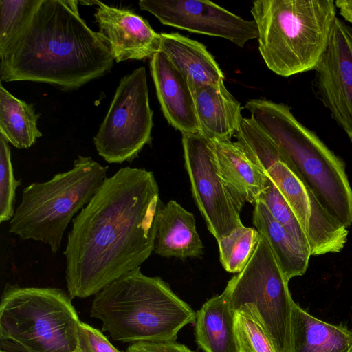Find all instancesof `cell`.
Instances as JSON below:
<instances>
[{
    "instance_id": "1",
    "label": "cell",
    "mask_w": 352,
    "mask_h": 352,
    "mask_svg": "<svg viewBox=\"0 0 352 352\" xmlns=\"http://www.w3.org/2000/svg\"><path fill=\"white\" fill-rule=\"evenodd\" d=\"M162 201L151 171L129 166L106 177L72 220L63 254L69 295H96L153 252Z\"/></svg>"
},
{
    "instance_id": "2",
    "label": "cell",
    "mask_w": 352,
    "mask_h": 352,
    "mask_svg": "<svg viewBox=\"0 0 352 352\" xmlns=\"http://www.w3.org/2000/svg\"><path fill=\"white\" fill-rule=\"evenodd\" d=\"M78 3L41 0L22 30L0 52L1 81L44 82L69 91L111 70V50L81 18Z\"/></svg>"
},
{
    "instance_id": "3",
    "label": "cell",
    "mask_w": 352,
    "mask_h": 352,
    "mask_svg": "<svg viewBox=\"0 0 352 352\" xmlns=\"http://www.w3.org/2000/svg\"><path fill=\"white\" fill-rule=\"evenodd\" d=\"M92 301L90 316L116 341H176L178 332L195 324L197 312L158 276L137 267L103 288Z\"/></svg>"
},
{
    "instance_id": "4",
    "label": "cell",
    "mask_w": 352,
    "mask_h": 352,
    "mask_svg": "<svg viewBox=\"0 0 352 352\" xmlns=\"http://www.w3.org/2000/svg\"><path fill=\"white\" fill-rule=\"evenodd\" d=\"M251 118L278 145L322 208L334 219L352 224V189L344 162L305 126L283 103L252 99Z\"/></svg>"
},
{
    "instance_id": "5",
    "label": "cell",
    "mask_w": 352,
    "mask_h": 352,
    "mask_svg": "<svg viewBox=\"0 0 352 352\" xmlns=\"http://www.w3.org/2000/svg\"><path fill=\"white\" fill-rule=\"evenodd\" d=\"M333 0H256L250 12L267 67L289 77L315 70L336 16Z\"/></svg>"
},
{
    "instance_id": "6",
    "label": "cell",
    "mask_w": 352,
    "mask_h": 352,
    "mask_svg": "<svg viewBox=\"0 0 352 352\" xmlns=\"http://www.w3.org/2000/svg\"><path fill=\"white\" fill-rule=\"evenodd\" d=\"M108 168L91 157L79 155L69 170L26 186L10 221L9 232L22 240L43 242L56 254L68 224L91 201L107 177Z\"/></svg>"
},
{
    "instance_id": "7",
    "label": "cell",
    "mask_w": 352,
    "mask_h": 352,
    "mask_svg": "<svg viewBox=\"0 0 352 352\" xmlns=\"http://www.w3.org/2000/svg\"><path fill=\"white\" fill-rule=\"evenodd\" d=\"M71 297L54 287L8 284L0 303V338L25 352H76L78 315Z\"/></svg>"
},
{
    "instance_id": "8",
    "label": "cell",
    "mask_w": 352,
    "mask_h": 352,
    "mask_svg": "<svg viewBox=\"0 0 352 352\" xmlns=\"http://www.w3.org/2000/svg\"><path fill=\"white\" fill-rule=\"evenodd\" d=\"M234 136L287 201L305 232L311 256L340 252L347 241V228L322 208L274 140L251 118H243Z\"/></svg>"
},
{
    "instance_id": "9",
    "label": "cell",
    "mask_w": 352,
    "mask_h": 352,
    "mask_svg": "<svg viewBox=\"0 0 352 352\" xmlns=\"http://www.w3.org/2000/svg\"><path fill=\"white\" fill-rule=\"evenodd\" d=\"M288 283L267 241L261 234L244 269L234 276L222 293L235 312L252 305L276 352H290V322L295 302Z\"/></svg>"
},
{
    "instance_id": "10",
    "label": "cell",
    "mask_w": 352,
    "mask_h": 352,
    "mask_svg": "<svg viewBox=\"0 0 352 352\" xmlns=\"http://www.w3.org/2000/svg\"><path fill=\"white\" fill-rule=\"evenodd\" d=\"M153 126L146 72L139 67L120 81L94 143L107 162L122 164L138 157L151 144Z\"/></svg>"
},
{
    "instance_id": "11",
    "label": "cell",
    "mask_w": 352,
    "mask_h": 352,
    "mask_svg": "<svg viewBox=\"0 0 352 352\" xmlns=\"http://www.w3.org/2000/svg\"><path fill=\"white\" fill-rule=\"evenodd\" d=\"M182 135L184 165L193 199L217 241L245 226L240 214L245 201L221 176L213 142L200 132Z\"/></svg>"
},
{
    "instance_id": "12",
    "label": "cell",
    "mask_w": 352,
    "mask_h": 352,
    "mask_svg": "<svg viewBox=\"0 0 352 352\" xmlns=\"http://www.w3.org/2000/svg\"><path fill=\"white\" fill-rule=\"evenodd\" d=\"M139 6L164 25L226 38L240 47L258 38L254 20H244L210 1L141 0Z\"/></svg>"
},
{
    "instance_id": "13",
    "label": "cell",
    "mask_w": 352,
    "mask_h": 352,
    "mask_svg": "<svg viewBox=\"0 0 352 352\" xmlns=\"http://www.w3.org/2000/svg\"><path fill=\"white\" fill-rule=\"evenodd\" d=\"M314 71L316 96L352 144V27L338 17Z\"/></svg>"
},
{
    "instance_id": "14",
    "label": "cell",
    "mask_w": 352,
    "mask_h": 352,
    "mask_svg": "<svg viewBox=\"0 0 352 352\" xmlns=\"http://www.w3.org/2000/svg\"><path fill=\"white\" fill-rule=\"evenodd\" d=\"M100 35L108 44L114 60H142L160 51L161 34L131 10L94 1Z\"/></svg>"
},
{
    "instance_id": "15",
    "label": "cell",
    "mask_w": 352,
    "mask_h": 352,
    "mask_svg": "<svg viewBox=\"0 0 352 352\" xmlns=\"http://www.w3.org/2000/svg\"><path fill=\"white\" fill-rule=\"evenodd\" d=\"M150 69L168 122L182 134L200 132L193 94L183 74L160 51L151 58Z\"/></svg>"
},
{
    "instance_id": "16",
    "label": "cell",
    "mask_w": 352,
    "mask_h": 352,
    "mask_svg": "<svg viewBox=\"0 0 352 352\" xmlns=\"http://www.w3.org/2000/svg\"><path fill=\"white\" fill-rule=\"evenodd\" d=\"M204 244L194 214L175 200L160 204L153 252L166 258L201 257Z\"/></svg>"
},
{
    "instance_id": "17",
    "label": "cell",
    "mask_w": 352,
    "mask_h": 352,
    "mask_svg": "<svg viewBox=\"0 0 352 352\" xmlns=\"http://www.w3.org/2000/svg\"><path fill=\"white\" fill-rule=\"evenodd\" d=\"M192 94L200 133L212 142L230 140L243 118L241 104L224 82L201 86Z\"/></svg>"
},
{
    "instance_id": "18",
    "label": "cell",
    "mask_w": 352,
    "mask_h": 352,
    "mask_svg": "<svg viewBox=\"0 0 352 352\" xmlns=\"http://www.w3.org/2000/svg\"><path fill=\"white\" fill-rule=\"evenodd\" d=\"M160 52L183 74L191 91L224 81V75L204 44L177 32L161 33Z\"/></svg>"
},
{
    "instance_id": "19",
    "label": "cell",
    "mask_w": 352,
    "mask_h": 352,
    "mask_svg": "<svg viewBox=\"0 0 352 352\" xmlns=\"http://www.w3.org/2000/svg\"><path fill=\"white\" fill-rule=\"evenodd\" d=\"M290 352H352V329L324 322L294 303Z\"/></svg>"
},
{
    "instance_id": "20",
    "label": "cell",
    "mask_w": 352,
    "mask_h": 352,
    "mask_svg": "<svg viewBox=\"0 0 352 352\" xmlns=\"http://www.w3.org/2000/svg\"><path fill=\"white\" fill-rule=\"evenodd\" d=\"M234 314L223 293L208 299L197 311L195 336L199 347L204 352H240Z\"/></svg>"
},
{
    "instance_id": "21",
    "label": "cell",
    "mask_w": 352,
    "mask_h": 352,
    "mask_svg": "<svg viewBox=\"0 0 352 352\" xmlns=\"http://www.w3.org/2000/svg\"><path fill=\"white\" fill-rule=\"evenodd\" d=\"M219 172L229 186L245 202L255 204L267 175L236 142H213Z\"/></svg>"
},
{
    "instance_id": "22",
    "label": "cell",
    "mask_w": 352,
    "mask_h": 352,
    "mask_svg": "<svg viewBox=\"0 0 352 352\" xmlns=\"http://www.w3.org/2000/svg\"><path fill=\"white\" fill-rule=\"evenodd\" d=\"M254 206L253 224L267 239L286 280L303 275L308 267L310 252L274 219L261 201H258Z\"/></svg>"
},
{
    "instance_id": "23",
    "label": "cell",
    "mask_w": 352,
    "mask_h": 352,
    "mask_svg": "<svg viewBox=\"0 0 352 352\" xmlns=\"http://www.w3.org/2000/svg\"><path fill=\"white\" fill-rule=\"evenodd\" d=\"M38 118L31 104L0 85V135L8 142L19 149L32 146L42 136L37 126Z\"/></svg>"
},
{
    "instance_id": "24",
    "label": "cell",
    "mask_w": 352,
    "mask_h": 352,
    "mask_svg": "<svg viewBox=\"0 0 352 352\" xmlns=\"http://www.w3.org/2000/svg\"><path fill=\"white\" fill-rule=\"evenodd\" d=\"M258 238L259 232L256 228L243 226L217 241L223 268L230 273L241 272L250 259Z\"/></svg>"
},
{
    "instance_id": "25",
    "label": "cell",
    "mask_w": 352,
    "mask_h": 352,
    "mask_svg": "<svg viewBox=\"0 0 352 352\" xmlns=\"http://www.w3.org/2000/svg\"><path fill=\"white\" fill-rule=\"evenodd\" d=\"M235 332L240 352H276L255 309L243 305L235 311Z\"/></svg>"
},
{
    "instance_id": "26",
    "label": "cell",
    "mask_w": 352,
    "mask_h": 352,
    "mask_svg": "<svg viewBox=\"0 0 352 352\" xmlns=\"http://www.w3.org/2000/svg\"><path fill=\"white\" fill-rule=\"evenodd\" d=\"M258 201H261L274 219L281 224L305 250L310 252L306 235L300 222L285 197L268 176Z\"/></svg>"
},
{
    "instance_id": "27",
    "label": "cell",
    "mask_w": 352,
    "mask_h": 352,
    "mask_svg": "<svg viewBox=\"0 0 352 352\" xmlns=\"http://www.w3.org/2000/svg\"><path fill=\"white\" fill-rule=\"evenodd\" d=\"M40 2L41 0L0 1V52L22 30Z\"/></svg>"
},
{
    "instance_id": "28",
    "label": "cell",
    "mask_w": 352,
    "mask_h": 352,
    "mask_svg": "<svg viewBox=\"0 0 352 352\" xmlns=\"http://www.w3.org/2000/svg\"><path fill=\"white\" fill-rule=\"evenodd\" d=\"M21 185L14 176L8 142L0 135V223L10 221L14 215L16 188Z\"/></svg>"
},
{
    "instance_id": "29",
    "label": "cell",
    "mask_w": 352,
    "mask_h": 352,
    "mask_svg": "<svg viewBox=\"0 0 352 352\" xmlns=\"http://www.w3.org/2000/svg\"><path fill=\"white\" fill-rule=\"evenodd\" d=\"M79 352H122L98 329L80 322L78 329Z\"/></svg>"
},
{
    "instance_id": "30",
    "label": "cell",
    "mask_w": 352,
    "mask_h": 352,
    "mask_svg": "<svg viewBox=\"0 0 352 352\" xmlns=\"http://www.w3.org/2000/svg\"><path fill=\"white\" fill-rule=\"evenodd\" d=\"M126 352H194L176 341L140 342L130 344Z\"/></svg>"
},
{
    "instance_id": "31",
    "label": "cell",
    "mask_w": 352,
    "mask_h": 352,
    "mask_svg": "<svg viewBox=\"0 0 352 352\" xmlns=\"http://www.w3.org/2000/svg\"><path fill=\"white\" fill-rule=\"evenodd\" d=\"M335 5L344 19L352 23V0H336Z\"/></svg>"
},
{
    "instance_id": "32",
    "label": "cell",
    "mask_w": 352,
    "mask_h": 352,
    "mask_svg": "<svg viewBox=\"0 0 352 352\" xmlns=\"http://www.w3.org/2000/svg\"><path fill=\"white\" fill-rule=\"evenodd\" d=\"M0 352H5V351H1Z\"/></svg>"
}]
</instances>
